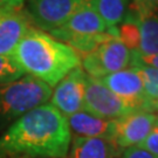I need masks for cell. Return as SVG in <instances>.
Masks as SVG:
<instances>
[{
    "label": "cell",
    "instance_id": "1",
    "mask_svg": "<svg viewBox=\"0 0 158 158\" xmlns=\"http://www.w3.org/2000/svg\"><path fill=\"white\" fill-rule=\"evenodd\" d=\"M72 143L67 117L45 103L23 114L0 137V153L66 158Z\"/></svg>",
    "mask_w": 158,
    "mask_h": 158
},
{
    "label": "cell",
    "instance_id": "2",
    "mask_svg": "<svg viewBox=\"0 0 158 158\" xmlns=\"http://www.w3.org/2000/svg\"><path fill=\"white\" fill-rule=\"evenodd\" d=\"M12 56L25 74L55 85L73 69L80 67L81 59L73 48L38 28H29Z\"/></svg>",
    "mask_w": 158,
    "mask_h": 158
},
{
    "label": "cell",
    "instance_id": "3",
    "mask_svg": "<svg viewBox=\"0 0 158 158\" xmlns=\"http://www.w3.org/2000/svg\"><path fill=\"white\" fill-rule=\"evenodd\" d=\"M52 87L25 74L20 79L0 83V132L7 130L19 117L51 100Z\"/></svg>",
    "mask_w": 158,
    "mask_h": 158
},
{
    "label": "cell",
    "instance_id": "4",
    "mask_svg": "<svg viewBox=\"0 0 158 158\" xmlns=\"http://www.w3.org/2000/svg\"><path fill=\"white\" fill-rule=\"evenodd\" d=\"M131 51L118 39L114 38L102 44L82 59L85 73L95 79H102L130 66Z\"/></svg>",
    "mask_w": 158,
    "mask_h": 158
},
{
    "label": "cell",
    "instance_id": "5",
    "mask_svg": "<svg viewBox=\"0 0 158 158\" xmlns=\"http://www.w3.org/2000/svg\"><path fill=\"white\" fill-rule=\"evenodd\" d=\"M89 0H28L25 11L38 29L52 32L63 26Z\"/></svg>",
    "mask_w": 158,
    "mask_h": 158
},
{
    "label": "cell",
    "instance_id": "6",
    "mask_svg": "<svg viewBox=\"0 0 158 158\" xmlns=\"http://www.w3.org/2000/svg\"><path fill=\"white\" fill-rule=\"evenodd\" d=\"M83 110L106 119H117L136 111L108 89L100 79L87 75Z\"/></svg>",
    "mask_w": 158,
    "mask_h": 158
},
{
    "label": "cell",
    "instance_id": "7",
    "mask_svg": "<svg viewBox=\"0 0 158 158\" xmlns=\"http://www.w3.org/2000/svg\"><path fill=\"white\" fill-rule=\"evenodd\" d=\"M158 115L147 110H136L115 119L113 144L117 150L135 147L144 141L157 124Z\"/></svg>",
    "mask_w": 158,
    "mask_h": 158
},
{
    "label": "cell",
    "instance_id": "8",
    "mask_svg": "<svg viewBox=\"0 0 158 158\" xmlns=\"http://www.w3.org/2000/svg\"><path fill=\"white\" fill-rule=\"evenodd\" d=\"M87 74L81 67L73 69L63 77L52 93L51 104L64 117L79 113L85 108Z\"/></svg>",
    "mask_w": 158,
    "mask_h": 158
},
{
    "label": "cell",
    "instance_id": "9",
    "mask_svg": "<svg viewBox=\"0 0 158 158\" xmlns=\"http://www.w3.org/2000/svg\"><path fill=\"white\" fill-rule=\"evenodd\" d=\"M100 80L132 110H145L144 83L138 67H128Z\"/></svg>",
    "mask_w": 158,
    "mask_h": 158
},
{
    "label": "cell",
    "instance_id": "10",
    "mask_svg": "<svg viewBox=\"0 0 158 158\" xmlns=\"http://www.w3.org/2000/svg\"><path fill=\"white\" fill-rule=\"evenodd\" d=\"M33 23L23 7L0 8V55H10L18 47Z\"/></svg>",
    "mask_w": 158,
    "mask_h": 158
},
{
    "label": "cell",
    "instance_id": "11",
    "mask_svg": "<svg viewBox=\"0 0 158 158\" xmlns=\"http://www.w3.org/2000/svg\"><path fill=\"white\" fill-rule=\"evenodd\" d=\"M110 28L111 27L104 23V20L96 13L88 1L79 11L75 12L63 26L52 31L48 34L63 42L68 38L73 36H88L106 33Z\"/></svg>",
    "mask_w": 158,
    "mask_h": 158
},
{
    "label": "cell",
    "instance_id": "12",
    "mask_svg": "<svg viewBox=\"0 0 158 158\" xmlns=\"http://www.w3.org/2000/svg\"><path fill=\"white\" fill-rule=\"evenodd\" d=\"M125 18L135 21L139 28L141 45L137 52L142 55L158 54V4L149 6L130 4Z\"/></svg>",
    "mask_w": 158,
    "mask_h": 158
},
{
    "label": "cell",
    "instance_id": "13",
    "mask_svg": "<svg viewBox=\"0 0 158 158\" xmlns=\"http://www.w3.org/2000/svg\"><path fill=\"white\" fill-rule=\"evenodd\" d=\"M70 132L80 137L103 138L113 143L115 134V119H106L81 110L67 117Z\"/></svg>",
    "mask_w": 158,
    "mask_h": 158
},
{
    "label": "cell",
    "instance_id": "14",
    "mask_svg": "<svg viewBox=\"0 0 158 158\" xmlns=\"http://www.w3.org/2000/svg\"><path fill=\"white\" fill-rule=\"evenodd\" d=\"M118 156H121L119 151L113 143L103 138L75 136L68 158H113Z\"/></svg>",
    "mask_w": 158,
    "mask_h": 158
},
{
    "label": "cell",
    "instance_id": "15",
    "mask_svg": "<svg viewBox=\"0 0 158 158\" xmlns=\"http://www.w3.org/2000/svg\"><path fill=\"white\" fill-rule=\"evenodd\" d=\"M89 4L109 27L122 23L129 8V0H89Z\"/></svg>",
    "mask_w": 158,
    "mask_h": 158
},
{
    "label": "cell",
    "instance_id": "16",
    "mask_svg": "<svg viewBox=\"0 0 158 158\" xmlns=\"http://www.w3.org/2000/svg\"><path fill=\"white\" fill-rule=\"evenodd\" d=\"M118 39L131 52L138 51L141 45V34L137 23L125 18L118 28Z\"/></svg>",
    "mask_w": 158,
    "mask_h": 158
},
{
    "label": "cell",
    "instance_id": "17",
    "mask_svg": "<svg viewBox=\"0 0 158 158\" xmlns=\"http://www.w3.org/2000/svg\"><path fill=\"white\" fill-rule=\"evenodd\" d=\"M138 68L141 70L142 77H143L144 97H145L148 107L150 102L158 100V69L148 67V66H138Z\"/></svg>",
    "mask_w": 158,
    "mask_h": 158
},
{
    "label": "cell",
    "instance_id": "18",
    "mask_svg": "<svg viewBox=\"0 0 158 158\" xmlns=\"http://www.w3.org/2000/svg\"><path fill=\"white\" fill-rule=\"evenodd\" d=\"M25 72L13 56L0 55V83H7L20 79Z\"/></svg>",
    "mask_w": 158,
    "mask_h": 158
},
{
    "label": "cell",
    "instance_id": "19",
    "mask_svg": "<svg viewBox=\"0 0 158 158\" xmlns=\"http://www.w3.org/2000/svg\"><path fill=\"white\" fill-rule=\"evenodd\" d=\"M131 67H138V66H148V67L158 69V54L155 55H142L137 51L131 52Z\"/></svg>",
    "mask_w": 158,
    "mask_h": 158
},
{
    "label": "cell",
    "instance_id": "20",
    "mask_svg": "<svg viewBox=\"0 0 158 158\" xmlns=\"http://www.w3.org/2000/svg\"><path fill=\"white\" fill-rule=\"evenodd\" d=\"M137 147L142 148L144 150H147L148 152L153 155L155 157L158 158V127L156 125L151 132L144 138V141L141 144H138Z\"/></svg>",
    "mask_w": 158,
    "mask_h": 158
},
{
    "label": "cell",
    "instance_id": "21",
    "mask_svg": "<svg viewBox=\"0 0 158 158\" xmlns=\"http://www.w3.org/2000/svg\"><path fill=\"white\" fill-rule=\"evenodd\" d=\"M113 158H157V157H155L150 152H148L147 150H144V149L135 145V147H130L124 149L123 152H122V156L113 157Z\"/></svg>",
    "mask_w": 158,
    "mask_h": 158
},
{
    "label": "cell",
    "instance_id": "22",
    "mask_svg": "<svg viewBox=\"0 0 158 158\" xmlns=\"http://www.w3.org/2000/svg\"><path fill=\"white\" fill-rule=\"evenodd\" d=\"M25 0H0V8L1 7H23Z\"/></svg>",
    "mask_w": 158,
    "mask_h": 158
},
{
    "label": "cell",
    "instance_id": "23",
    "mask_svg": "<svg viewBox=\"0 0 158 158\" xmlns=\"http://www.w3.org/2000/svg\"><path fill=\"white\" fill-rule=\"evenodd\" d=\"M131 4H135L138 6H149L158 4V0H132Z\"/></svg>",
    "mask_w": 158,
    "mask_h": 158
},
{
    "label": "cell",
    "instance_id": "24",
    "mask_svg": "<svg viewBox=\"0 0 158 158\" xmlns=\"http://www.w3.org/2000/svg\"><path fill=\"white\" fill-rule=\"evenodd\" d=\"M147 111H151V113H155V111H158V100L157 101L150 102L147 107Z\"/></svg>",
    "mask_w": 158,
    "mask_h": 158
},
{
    "label": "cell",
    "instance_id": "25",
    "mask_svg": "<svg viewBox=\"0 0 158 158\" xmlns=\"http://www.w3.org/2000/svg\"><path fill=\"white\" fill-rule=\"evenodd\" d=\"M20 158H33V157H25V156H23V157H20Z\"/></svg>",
    "mask_w": 158,
    "mask_h": 158
},
{
    "label": "cell",
    "instance_id": "26",
    "mask_svg": "<svg viewBox=\"0 0 158 158\" xmlns=\"http://www.w3.org/2000/svg\"><path fill=\"white\" fill-rule=\"evenodd\" d=\"M156 125H157V127H158V118H157V124H156Z\"/></svg>",
    "mask_w": 158,
    "mask_h": 158
}]
</instances>
